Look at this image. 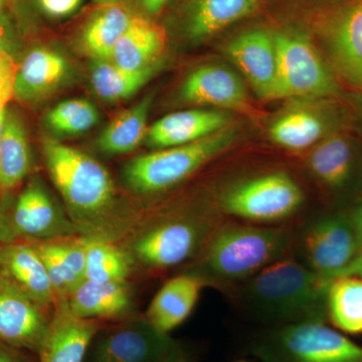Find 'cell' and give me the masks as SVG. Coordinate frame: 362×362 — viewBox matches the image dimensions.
<instances>
[{
  "instance_id": "cell-24",
  "label": "cell",
  "mask_w": 362,
  "mask_h": 362,
  "mask_svg": "<svg viewBox=\"0 0 362 362\" xmlns=\"http://www.w3.org/2000/svg\"><path fill=\"white\" fill-rule=\"evenodd\" d=\"M262 0H190L185 13V32L194 40H204L254 16Z\"/></svg>"
},
{
  "instance_id": "cell-33",
  "label": "cell",
  "mask_w": 362,
  "mask_h": 362,
  "mask_svg": "<svg viewBox=\"0 0 362 362\" xmlns=\"http://www.w3.org/2000/svg\"><path fill=\"white\" fill-rule=\"evenodd\" d=\"M45 122L49 129L58 134H82L99 122V113L87 100H66L47 113Z\"/></svg>"
},
{
  "instance_id": "cell-17",
  "label": "cell",
  "mask_w": 362,
  "mask_h": 362,
  "mask_svg": "<svg viewBox=\"0 0 362 362\" xmlns=\"http://www.w3.org/2000/svg\"><path fill=\"white\" fill-rule=\"evenodd\" d=\"M180 96L189 103L211 105L249 116L256 114L242 81L225 66L197 69L183 83Z\"/></svg>"
},
{
  "instance_id": "cell-14",
  "label": "cell",
  "mask_w": 362,
  "mask_h": 362,
  "mask_svg": "<svg viewBox=\"0 0 362 362\" xmlns=\"http://www.w3.org/2000/svg\"><path fill=\"white\" fill-rule=\"evenodd\" d=\"M102 327L100 321L75 315L66 299L57 300L49 328L37 352L39 362H83L90 343Z\"/></svg>"
},
{
  "instance_id": "cell-45",
  "label": "cell",
  "mask_w": 362,
  "mask_h": 362,
  "mask_svg": "<svg viewBox=\"0 0 362 362\" xmlns=\"http://www.w3.org/2000/svg\"><path fill=\"white\" fill-rule=\"evenodd\" d=\"M349 275H356L362 278V268L356 269V270L352 271L351 273L349 274Z\"/></svg>"
},
{
  "instance_id": "cell-47",
  "label": "cell",
  "mask_w": 362,
  "mask_h": 362,
  "mask_svg": "<svg viewBox=\"0 0 362 362\" xmlns=\"http://www.w3.org/2000/svg\"><path fill=\"white\" fill-rule=\"evenodd\" d=\"M342 1L345 4V2L349 1V0H342Z\"/></svg>"
},
{
  "instance_id": "cell-42",
  "label": "cell",
  "mask_w": 362,
  "mask_h": 362,
  "mask_svg": "<svg viewBox=\"0 0 362 362\" xmlns=\"http://www.w3.org/2000/svg\"><path fill=\"white\" fill-rule=\"evenodd\" d=\"M357 268H362V247L361 252H359L358 258H357L356 263H354V265L351 267V269H350L349 273H347L346 275H349L352 271L356 270Z\"/></svg>"
},
{
  "instance_id": "cell-29",
  "label": "cell",
  "mask_w": 362,
  "mask_h": 362,
  "mask_svg": "<svg viewBox=\"0 0 362 362\" xmlns=\"http://www.w3.org/2000/svg\"><path fill=\"white\" fill-rule=\"evenodd\" d=\"M134 16L122 6L110 4L98 11L86 25L82 44L94 59L110 61L114 47L131 25Z\"/></svg>"
},
{
  "instance_id": "cell-18",
  "label": "cell",
  "mask_w": 362,
  "mask_h": 362,
  "mask_svg": "<svg viewBox=\"0 0 362 362\" xmlns=\"http://www.w3.org/2000/svg\"><path fill=\"white\" fill-rule=\"evenodd\" d=\"M306 168L313 180L330 194H344L358 175V158L351 140L331 133L312 147Z\"/></svg>"
},
{
  "instance_id": "cell-44",
  "label": "cell",
  "mask_w": 362,
  "mask_h": 362,
  "mask_svg": "<svg viewBox=\"0 0 362 362\" xmlns=\"http://www.w3.org/2000/svg\"><path fill=\"white\" fill-rule=\"evenodd\" d=\"M100 4H106V6H110V4H116L117 0H97Z\"/></svg>"
},
{
  "instance_id": "cell-39",
  "label": "cell",
  "mask_w": 362,
  "mask_h": 362,
  "mask_svg": "<svg viewBox=\"0 0 362 362\" xmlns=\"http://www.w3.org/2000/svg\"><path fill=\"white\" fill-rule=\"evenodd\" d=\"M157 362H192L190 361L189 356H187V351L180 346V344H176L171 351L169 352L168 356H164L163 358Z\"/></svg>"
},
{
  "instance_id": "cell-23",
  "label": "cell",
  "mask_w": 362,
  "mask_h": 362,
  "mask_svg": "<svg viewBox=\"0 0 362 362\" xmlns=\"http://www.w3.org/2000/svg\"><path fill=\"white\" fill-rule=\"evenodd\" d=\"M68 73V63L58 52L49 49H33L16 70L14 98L26 103L39 101L54 92Z\"/></svg>"
},
{
  "instance_id": "cell-7",
  "label": "cell",
  "mask_w": 362,
  "mask_h": 362,
  "mask_svg": "<svg viewBox=\"0 0 362 362\" xmlns=\"http://www.w3.org/2000/svg\"><path fill=\"white\" fill-rule=\"evenodd\" d=\"M293 257L326 279L344 276L358 258L362 233L354 211L321 214L294 226Z\"/></svg>"
},
{
  "instance_id": "cell-10",
  "label": "cell",
  "mask_w": 362,
  "mask_h": 362,
  "mask_svg": "<svg viewBox=\"0 0 362 362\" xmlns=\"http://www.w3.org/2000/svg\"><path fill=\"white\" fill-rule=\"evenodd\" d=\"M97 337L93 362H157L177 344L145 315L135 314L102 327Z\"/></svg>"
},
{
  "instance_id": "cell-36",
  "label": "cell",
  "mask_w": 362,
  "mask_h": 362,
  "mask_svg": "<svg viewBox=\"0 0 362 362\" xmlns=\"http://www.w3.org/2000/svg\"><path fill=\"white\" fill-rule=\"evenodd\" d=\"M0 362H39L37 354L0 340Z\"/></svg>"
},
{
  "instance_id": "cell-30",
  "label": "cell",
  "mask_w": 362,
  "mask_h": 362,
  "mask_svg": "<svg viewBox=\"0 0 362 362\" xmlns=\"http://www.w3.org/2000/svg\"><path fill=\"white\" fill-rule=\"evenodd\" d=\"M329 123L315 112L291 111L278 118L270 128L272 141L291 151L312 148L327 135Z\"/></svg>"
},
{
  "instance_id": "cell-46",
  "label": "cell",
  "mask_w": 362,
  "mask_h": 362,
  "mask_svg": "<svg viewBox=\"0 0 362 362\" xmlns=\"http://www.w3.org/2000/svg\"><path fill=\"white\" fill-rule=\"evenodd\" d=\"M233 362H250V361H233Z\"/></svg>"
},
{
  "instance_id": "cell-16",
  "label": "cell",
  "mask_w": 362,
  "mask_h": 362,
  "mask_svg": "<svg viewBox=\"0 0 362 362\" xmlns=\"http://www.w3.org/2000/svg\"><path fill=\"white\" fill-rule=\"evenodd\" d=\"M0 278L25 293L40 307L54 310L57 297L44 262L30 240L0 244Z\"/></svg>"
},
{
  "instance_id": "cell-6",
  "label": "cell",
  "mask_w": 362,
  "mask_h": 362,
  "mask_svg": "<svg viewBox=\"0 0 362 362\" xmlns=\"http://www.w3.org/2000/svg\"><path fill=\"white\" fill-rule=\"evenodd\" d=\"M235 138L237 131L228 127L199 141L135 157L124 166V185L139 197L165 194L226 152Z\"/></svg>"
},
{
  "instance_id": "cell-32",
  "label": "cell",
  "mask_w": 362,
  "mask_h": 362,
  "mask_svg": "<svg viewBox=\"0 0 362 362\" xmlns=\"http://www.w3.org/2000/svg\"><path fill=\"white\" fill-rule=\"evenodd\" d=\"M132 261L118 243L88 239L86 247V280L94 282H128Z\"/></svg>"
},
{
  "instance_id": "cell-2",
  "label": "cell",
  "mask_w": 362,
  "mask_h": 362,
  "mask_svg": "<svg viewBox=\"0 0 362 362\" xmlns=\"http://www.w3.org/2000/svg\"><path fill=\"white\" fill-rule=\"evenodd\" d=\"M330 281L289 257L266 267L225 295L240 313L267 328L327 322Z\"/></svg>"
},
{
  "instance_id": "cell-38",
  "label": "cell",
  "mask_w": 362,
  "mask_h": 362,
  "mask_svg": "<svg viewBox=\"0 0 362 362\" xmlns=\"http://www.w3.org/2000/svg\"><path fill=\"white\" fill-rule=\"evenodd\" d=\"M16 240H20V238L14 232L9 216L0 209V244H7Z\"/></svg>"
},
{
  "instance_id": "cell-22",
  "label": "cell",
  "mask_w": 362,
  "mask_h": 362,
  "mask_svg": "<svg viewBox=\"0 0 362 362\" xmlns=\"http://www.w3.org/2000/svg\"><path fill=\"white\" fill-rule=\"evenodd\" d=\"M66 300L75 315L87 320L119 321L133 315L134 297L128 282L85 280Z\"/></svg>"
},
{
  "instance_id": "cell-28",
  "label": "cell",
  "mask_w": 362,
  "mask_h": 362,
  "mask_svg": "<svg viewBox=\"0 0 362 362\" xmlns=\"http://www.w3.org/2000/svg\"><path fill=\"white\" fill-rule=\"evenodd\" d=\"M152 98H143L132 108L117 117L98 139V148L107 156L129 153L146 138Z\"/></svg>"
},
{
  "instance_id": "cell-26",
  "label": "cell",
  "mask_w": 362,
  "mask_h": 362,
  "mask_svg": "<svg viewBox=\"0 0 362 362\" xmlns=\"http://www.w3.org/2000/svg\"><path fill=\"white\" fill-rule=\"evenodd\" d=\"M327 322L346 335L362 334V278L356 275L332 279L326 295Z\"/></svg>"
},
{
  "instance_id": "cell-1",
  "label": "cell",
  "mask_w": 362,
  "mask_h": 362,
  "mask_svg": "<svg viewBox=\"0 0 362 362\" xmlns=\"http://www.w3.org/2000/svg\"><path fill=\"white\" fill-rule=\"evenodd\" d=\"M47 173L82 237L120 243L140 214L119 201L110 173L96 159L52 138H45Z\"/></svg>"
},
{
  "instance_id": "cell-11",
  "label": "cell",
  "mask_w": 362,
  "mask_h": 362,
  "mask_svg": "<svg viewBox=\"0 0 362 362\" xmlns=\"http://www.w3.org/2000/svg\"><path fill=\"white\" fill-rule=\"evenodd\" d=\"M9 220L20 239L32 242L80 235L66 209L54 201L39 178H33L23 188Z\"/></svg>"
},
{
  "instance_id": "cell-5",
  "label": "cell",
  "mask_w": 362,
  "mask_h": 362,
  "mask_svg": "<svg viewBox=\"0 0 362 362\" xmlns=\"http://www.w3.org/2000/svg\"><path fill=\"white\" fill-rule=\"evenodd\" d=\"M214 202L226 218L262 226H295L306 194L289 171L272 169L225 183L216 190Z\"/></svg>"
},
{
  "instance_id": "cell-12",
  "label": "cell",
  "mask_w": 362,
  "mask_h": 362,
  "mask_svg": "<svg viewBox=\"0 0 362 362\" xmlns=\"http://www.w3.org/2000/svg\"><path fill=\"white\" fill-rule=\"evenodd\" d=\"M322 37L332 70L362 92V0H349L328 16Z\"/></svg>"
},
{
  "instance_id": "cell-48",
  "label": "cell",
  "mask_w": 362,
  "mask_h": 362,
  "mask_svg": "<svg viewBox=\"0 0 362 362\" xmlns=\"http://www.w3.org/2000/svg\"><path fill=\"white\" fill-rule=\"evenodd\" d=\"M0 2H1V0H0Z\"/></svg>"
},
{
  "instance_id": "cell-21",
  "label": "cell",
  "mask_w": 362,
  "mask_h": 362,
  "mask_svg": "<svg viewBox=\"0 0 362 362\" xmlns=\"http://www.w3.org/2000/svg\"><path fill=\"white\" fill-rule=\"evenodd\" d=\"M204 288L201 279L181 272L162 285L144 315L156 329L170 334L192 315Z\"/></svg>"
},
{
  "instance_id": "cell-43",
  "label": "cell",
  "mask_w": 362,
  "mask_h": 362,
  "mask_svg": "<svg viewBox=\"0 0 362 362\" xmlns=\"http://www.w3.org/2000/svg\"><path fill=\"white\" fill-rule=\"evenodd\" d=\"M6 110L0 115V137H1L2 129H4V120H6Z\"/></svg>"
},
{
  "instance_id": "cell-35",
  "label": "cell",
  "mask_w": 362,
  "mask_h": 362,
  "mask_svg": "<svg viewBox=\"0 0 362 362\" xmlns=\"http://www.w3.org/2000/svg\"><path fill=\"white\" fill-rule=\"evenodd\" d=\"M42 11L52 18H64L75 13L82 0H40Z\"/></svg>"
},
{
  "instance_id": "cell-19",
  "label": "cell",
  "mask_w": 362,
  "mask_h": 362,
  "mask_svg": "<svg viewBox=\"0 0 362 362\" xmlns=\"http://www.w3.org/2000/svg\"><path fill=\"white\" fill-rule=\"evenodd\" d=\"M230 117L220 111L195 109L175 112L156 121L148 128L145 139L153 149L180 146L230 127Z\"/></svg>"
},
{
  "instance_id": "cell-20",
  "label": "cell",
  "mask_w": 362,
  "mask_h": 362,
  "mask_svg": "<svg viewBox=\"0 0 362 362\" xmlns=\"http://www.w3.org/2000/svg\"><path fill=\"white\" fill-rule=\"evenodd\" d=\"M87 242L82 235L32 242L44 262L57 300L68 299L86 280Z\"/></svg>"
},
{
  "instance_id": "cell-27",
  "label": "cell",
  "mask_w": 362,
  "mask_h": 362,
  "mask_svg": "<svg viewBox=\"0 0 362 362\" xmlns=\"http://www.w3.org/2000/svg\"><path fill=\"white\" fill-rule=\"evenodd\" d=\"M32 164L25 126L7 111L0 139V189L11 190L25 180Z\"/></svg>"
},
{
  "instance_id": "cell-9",
  "label": "cell",
  "mask_w": 362,
  "mask_h": 362,
  "mask_svg": "<svg viewBox=\"0 0 362 362\" xmlns=\"http://www.w3.org/2000/svg\"><path fill=\"white\" fill-rule=\"evenodd\" d=\"M277 47V80L273 100L283 98H329L339 85L316 47L300 33H274Z\"/></svg>"
},
{
  "instance_id": "cell-13",
  "label": "cell",
  "mask_w": 362,
  "mask_h": 362,
  "mask_svg": "<svg viewBox=\"0 0 362 362\" xmlns=\"http://www.w3.org/2000/svg\"><path fill=\"white\" fill-rule=\"evenodd\" d=\"M52 312L0 278V340L37 354Z\"/></svg>"
},
{
  "instance_id": "cell-40",
  "label": "cell",
  "mask_w": 362,
  "mask_h": 362,
  "mask_svg": "<svg viewBox=\"0 0 362 362\" xmlns=\"http://www.w3.org/2000/svg\"><path fill=\"white\" fill-rule=\"evenodd\" d=\"M168 0H142L143 6L150 13H157L163 8Z\"/></svg>"
},
{
  "instance_id": "cell-25",
  "label": "cell",
  "mask_w": 362,
  "mask_h": 362,
  "mask_svg": "<svg viewBox=\"0 0 362 362\" xmlns=\"http://www.w3.org/2000/svg\"><path fill=\"white\" fill-rule=\"evenodd\" d=\"M163 30L142 16H134L129 28L117 42L110 62L126 71L153 66L165 47Z\"/></svg>"
},
{
  "instance_id": "cell-31",
  "label": "cell",
  "mask_w": 362,
  "mask_h": 362,
  "mask_svg": "<svg viewBox=\"0 0 362 362\" xmlns=\"http://www.w3.org/2000/svg\"><path fill=\"white\" fill-rule=\"evenodd\" d=\"M154 66L138 71H126L107 59H94L90 84L98 97L106 102L129 99L148 82Z\"/></svg>"
},
{
  "instance_id": "cell-41",
  "label": "cell",
  "mask_w": 362,
  "mask_h": 362,
  "mask_svg": "<svg viewBox=\"0 0 362 362\" xmlns=\"http://www.w3.org/2000/svg\"><path fill=\"white\" fill-rule=\"evenodd\" d=\"M354 216H356L357 225H358L359 228H361L362 233V202L361 204H359V206H357L356 209H354Z\"/></svg>"
},
{
  "instance_id": "cell-3",
  "label": "cell",
  "mask_w": 362,
  "mask_h": 362,
  "mask_svg": "<svg viewBox=\"0 0 362 362\" xmlns=\"http://www.w3.org/2000/svg\"><path fill=\"white\" fill-rule=\"evenodd\" d=\"M225 218L214 201L173 204L140 214L118 244L133 265L162 273L194 262Z\"/></svg>"
},
{
  "instance_id": "cell-4",
  "label": "cell",
  "mask_w": 362,
  "mask_h": 362,
  "mask_svg": "<svg viewBox=\"0 0 362 362\" xmlns=\"http://www.w3.org/2000/svg\"><path fill=\"white\" fill-rule=\"evenodd\" d=\"M294 226H262L225 218L183 273L223 294L280 259L293 257Z\"/></svg>"
},
{
  "instance_id": "cell-15",
  "label": "cell",
  "mask_w": 362,
  "mask_h": 362,
  "mask_svg": "<svg viewBox=\"0 0 362 362\" xmlns=\"http://www.w3.org/2000/svg\"><path fill=\"white\" fill-rule=\"evenodd\" d=\"M226 54L259 98L273 100L277 80V47L274 33L265 28L246 30L228 42Z\"/></svg>"
},
{
  "instance_id": "cell-37",
  "label": "cell",
  "mask_w": 362,
  "mask_h": 362,
  "mask_svg": "<svg viewBox=\"0 0 362 362\" xmlns=\"http://www.w3.org/2000/svg\"><path fill=\"white\" fill-rule=\"evenodd\" d=\"M14 49V35L11 23L4 14L0 13V51L13 54Z\"/></svg>"
},
{
  "instance_id": "cell-8",
  "label": "cell",
  "mask_w": 362,
  "mask_h": 362,
  "mask_svg": "<svg viewBox=\"0 0 362 362\" xmlns=\"http://www.w3.org/2000/svg\"><path fill=\"white\" fill-rule=\"evenodd\" d=\"M259 362H362V346L327 322L266 328L252 343Z\"/></svg>"
},
{
  "instance_id": "cell-34",
  "label": "cell",
  "mask_w": 362,
  "mask_h": 362,
  "mask_svg": "<svg viewBox=\"0 0 362 362\" xmlns=\"http://www.w3.org/2000/svg\"><path fill=\"white\" fill-rule=\"evenodd\" d=\"M18 70L13 54L0 51V115L6 110V105L14 97V81Z\"/></svg>"
}]
</instances>
